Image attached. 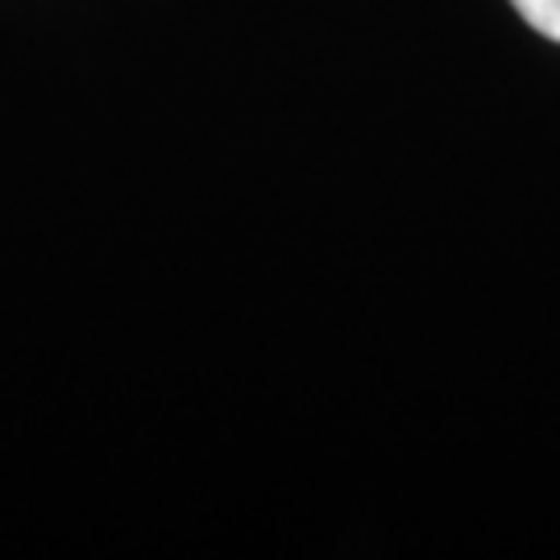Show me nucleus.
Segmentation results:
<instances>
[{
    "label": "nucleus",
    "mask_w": 560,
    "mask_h": 560,
    "mask_svg": "<svg viewBox=\"0 0 560 560\" xmlns=\"http://www.w3.org/2000/svg\"><path fill=\"white\" fill-rule=\"evenodd\" d=\"M511 4L520 9V18L532 30H540L544 38L560 42V0H511Z\"/></svg>",
    "instance_id": "f257e3e1"
}]
</instances>
